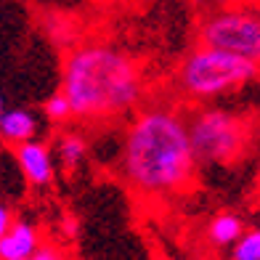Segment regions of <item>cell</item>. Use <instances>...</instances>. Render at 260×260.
<instances>
[{
	"label": "cell",
	"mask_w": 260,
	"mask_h": 260,
	"mask_svg": "<svg viewBox=\"0 0 260 260\" xmlns=\"http://www.w3.org/2000/svg\"><path fill=\"white\" fill-rule=\"evenodd\" d=\"M197 168L188 127L178 112L157 106L130 122L122 144V175L136 194L157 199L183 194L191 188Z\"/></svg>",
	"instance_id": "cell-1"
},
{
	"label": "cell",
	"mask_w": 260,
	"mask_h": 260,
	"mask_svg": "<svg viewBox=\"0 0 260 260\" xmlns=\"http://www.w3.org/2000/svg\"><path fill=\"white\" fill-rule=\"evenodd\" d=\"M61 93L72 106V117L101 122L138 106L144 85L127 53L106 43H88L64 58Z\"/></svg>",
	"instance_id": "cell-2"
},
{
	"label": "cell",
	"mask_w": 260,
	"mask_h": 260,
	"mask_svg": "<svg viewBox=\"0 0 260 260\" xmlns=\"http://www.w3.org/2000/svg\"><path fill=\"white\" fill-rule=\"evenodd\" d=\"M257 77V61L229 51L205 48L191 51L178 69V88L191 101H212Z\"/></svg>",
	"instance_id": "cell-3"
},
{
	"label": "cell",
	"mask_w": 260,
	"mask_h": 260,
	"mask_svg": "<svg viewBox=\"0 0 260 260\" xmlns=\"http://www.w3.org/2000/svg\"><path fill=\"white\" fill-rule=\"evenodd\" d=\"M186 127L197 165H210V168L234 165L250 146V125L244 117L229 109H218V106L199 109L186 122Z\"/></svg>",
	"instance_id": "cell-4"
},
{
	"label": "cell",
	"mask_w": 260,
	"mask_h": 260,
	"mask_svg": "<svg viewBox=\"0 0 260 260\" xmlns=\"http://www.w3.org/2000/svg\"><path fill=\"white\" fill-rule=\"evenodd\" d=\"M199 45L205 48H218V51H229L236 56H247V58H260V16L257 8L247 3H236L226 6L218 11L202 14L197 29Z\"/></svg>",
	"instance_id": "cell-5"
},
{
	"label": "cell",
	"mask_w": 260,
	"mask_h": 260,
	"mask_svg": "<svg viewBox=\"0 0 260 260\" xmlns=\"http://www.w3.org/2000/svg\"><path fill=\"white\" fill-rule=\"evenodd\" d=\"M14 162L19 165L21 178L35 188H45L51 186L56 178V168H53V151L48 144L32 138L24 144L14 146Z\"/></svg>",
	"instance_id": "cell-6"
},
{
	"label": "cell",
	"mask_w": 260,
	"mask_h": 260,
	"mask_svg": "<svg viewBox=\"0 0 260 260\" xmlns=\"http://www.w3.org/2000/svg\"><path fill=\"white\" fill-rule=\"evenodd\" d=\"M40 242V231L27 220H16L0 236V260H16V257H32Z\"/></svg>",
	"instance_id": "cell-7"
},
{
	"label": "cell",
	"mask_w": 260,
	"mask_h": 260,
	"mask_svg": "<svg viewBox=\"0 0 260 260\" xmlns=\"http://www.w3.org/2000/svg\"><path fill=\"white\" fill-rule=\"evenodd\" d=\"M40 122L29 109H21V106H14V109H3L0 114V141L8 144L11 149L24 144V141L38 138Z\"/></svg>",
	"instance_id": "cell-8"
},
{
	"label": "cell",
	"mask_w": 260,
	"mask_h": 260,
	"mask_svg": "<svg viewBox=\"0 0 260 260\" xmlns=\"http://www.w3.org/2000/svg\"><path fill=\"white\" fill-rule=\"evenodd\" d=\"M242 231H244V218L239 212H218L207 226V242H210V247L229 250L242 236Z\"/></svg>",
	"instance_id": "cell-9"
},
{
	"label": "cell",
	"mask_w": 260,
	"mask_h": 260,
	"mask_svg": "<svg viewBox=\"0 0 260 260\" xmlns=\"http://www.w3.org/2000/svg\"><path fill=\"white\" fill-rule=\"evenodd\" d=\"M56 157L67 173H75L88 157V141L77 133H64L56 141Z\"/></svg>",
	"instance_id": "cell-10"
},
{
	"label": "cell",
	"mask_w": 260,
	"mask_h": 260,
	"mask_svg": "<svg viewBox=\"0 0 260 260\" xmlns=\"http://www.w3.org/2000/svg\"><path fill=\"white\" fill-rule=\"evenodd\" d=\"M231 260H260V231H242V236L231 244Z\"/></svg>",
	"instance_id": "cell-11"
},
{
	"label": "cell",
	"mask_w": 260,
	"mask_h": 260,
	"mask_svg": "<svg viewBox=\"0 0 260 260\" xmlns=\"http://www.w3.org/2000/svg\"><path fill=\"white\" fill-rule=\"evenodd\" d=\"M45 117H48L51 122H58V125L72 120V106H69L64 93H56V96H51L48 101H45Z\"/></svg>",
	"instance_id": "cell-12"
},
{
	"label": "cell",
	"mask_w": 260,
	"mask_h": 260,
	"mask_svg": "<svg viewBox=\"0 0 260 260\" xmlns=\"http://www.w3.org/2000/svg\"><path fill=\"white\" fill-rule=\"evenodd\" d=\"M199 14H210V11L226 8V6H236V3H247V0H188Z\"/></svg>",
	"instance_id": "cell-13"
},
{
	"label": "cell",
	"mask_w": 260,
	"mask_h": 260,
	"mask_svg": "<svg viewBox=\"0 0 260 260\" xmlns=\"http://www.w3.org/2000/svg\"><path fill=\"white\" fill-rule=\"evenodd\" d=\"M32 260H69V255L56 244H40L38 250H35Z\"/></svg>",
	"instance_id": "cell-14"
},
{
	"label": "cell",
	"mask_w": 260,
	"mask_h": 260,
	"mask_svg": "<svg viewBox=\"0 0 260 260\" xmlns=\"http://www.w3.org/2000/svg\"><path fill=\"white\" fill-rule=\"evenodd\" d=\"M40 8H51V11H75L80 8L85 0H35Z\"/></svg>",
	"instance_id": "cell-15"
},
{
	"label": "cell",
	"mask_w": 260,
	"mask_h": 260,
	"mask_svg": "<svg viewBox=\"0 0 260 260\" xmlns=\"http://www.w3.org/2000/svg\"><path fill=\"white\" fill-rule=\"evenodd\" d=\"M11 223H14V212H11V207H8V205L0 202V236L6 234V229L11 226Z\"/></svg>",
	"instance_id": "cell-16"
},
{
	"label": "cell",
	"mask_w": 260,
	"mask_h": 260,
	"mask_svg": "<svg viewBox=\"0 0 260 260\" xmlns=\"http://www.w3.org/2000/svg\"><path fill=\"white\" fill-rule=\"evenodd\" d=\"M3 109H6V101H3V96H0V114H3Z\"/></svg>",
	"instance_id": "cell-17"
},
{
	"label": "cell",
	"mask_w": 260,
	"mask_h": 260,
	"mask_svg": "<svg viewBox=\"0 0 260 260\" xmlns=\"http://www.w3.org/2000/svg\"><path fill=\"white\" fill-rule=\"evenodd\" d=\"M16 260H32V257H16Z\"/></svg>",
	"instance_id": "cell-18"
}]
</instances>
